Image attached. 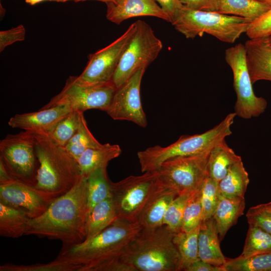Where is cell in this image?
Returning a JSON list of instances; mask_svg holds the SVG:
<instances>
[{
	"mask_svg": "<svg viewBox=\"0 0 271 271\" xmlns=\"http://www.w3.org/2000/svg\"><path fill=\"white\" fill-rule=\"evenodd\" d=\"M88 217L86 178L81 176L71 189L55 198L43 214L30 219L25 235L58 239L62 246L78 244L86 239Z\"/></svg>",
	"mask_w": 271,
	"mask_h": 271,
	"instance_id": "obj_1",
	"label": "cell"
},
{
	"mask_svg": "<svg viewBox=\"0 0 271 271\" xmlns=\"http://www.w3.org/2000/svg\"><path fill=\"white\" fill-rule=\"evenodd\" d=\"M142 228L138 222L118 218L92 238L62 246L57 258L79 265L78 271H128L120 258Z\"/></svg>",
	"mask_w": 271,
	"mask_h": 271,
	"instance_id": "obj_2",
	"label": "cell"
},
{
	"mask_svg": "<svg viewBox=\"0 0 271 271\" xmlns=\"http://www.w3.org/2000/svg\"><path fill=\"white\" fill-rule=\"evenodd\" d=\"M174 234L165 225L143 227L122 253L121 262L129 271H180Z\"/></svg>",
	"mask_w": 271,
	"mask_h": 271,
	"instance_id": "obj_3",
	"label": "cell"
},
{
	"mask_svg": "<svg viewBox=\"0 0 271 271\" xmlns=\"http://www.w3.org/2000/svg\"><path fill=\"white\" fill-rule=\"evenodd\" d=\"M35 136L39 162L35 187L56 198L71 189L81 178L78 163L47 134Z\"/></svg>",
	"mask_w": 271,
	"mask_h": 271,
	"instance_id": "obj_4",
	"label": "cell"
},
{
	"mask_svg": "<svg viewBox=\"0 0 271 271\" xmlns=\"http://www.w3.org/2000/svg\"><path fill=\"white\" fill-rule=\"evenodd\" d=\"M236 116L234 112L230 113L210 129L200 134L182 135L167 147L155 146L139 152L138 158L142 172L155 171L163 162L172 158L210 151L232 134L231 126Z\"/></svg>",
	"mask_w": 271,
	"mask_h": 271,
	"instance_id": "obj_5",
	"label": "cell"
},
{
	"mask_svg": "<svg viewBox=\"0 0 271 271\" xmlns=\"http://www.w3.org/2000/svg\"><path fill=\"white\" fill-rule=\"evenodd\" d=\"M250 22L249 20L237 16L183 7L171 23L187 39H194L206 33L222 42L233 43L246 33Z\"/></svg>",
	"mask_w": 271,
	"mask_h": 271,
	"instance_id": "obj_6",
	"label": "cell"
},
{
	"mask_svg": "<svg viewBox=\"0 0 271 271\" xmlns=\"http://www.w3.org/2000/svg\"><path fill=\"white\" fill-rule=\"evenodd\" d=\"M35 133L24 130L9 134L0 141V159L15 181L34 186L39 162Z\"/></svg>",
	"mask_w": 271,
	"mask_h": 271,
	"instance_id": "obj_7",
	"label": "cell"
},
{
	"mask_svg": "<svg viewBox=\"0 0 271 271\" xmlns=\"http://www.w3.org/2000/svg\"><path fill=\"white\" fill-rule=\"evenodd\" d=\"M209 152L176 157L165 161L155 171L158 179L178 195L199 191L208 176Z\"/></svg>",
	"mask_w": 271,
	"mask_h": 271,
	"instance_id": "obj_8",
	"label": "cell"
},
{
	"mask_svg": "<svg viewBox=\"0 0 271 271\" xmlns=\"http://www.w3.org/2000/svg\"><path fill=\"white\" fill-rule=\"evenodd\" d=\"M135 22L136 31L111 80L116 88L123 84L138 70L147 68L157 58L163 48L162 41L148 24L142 20Z\"/></svg>",
	"mask_w": 271,
	"mask_h": 271,
	"instance_id": "obj_9",
	"label": "cell"
},
{
	"mask_svg": "<svg viewBox=\"0 0 271 271\" xmlns=\"http://www.w3.org/2000/svg\"><path fill=\"white\" fill-rule=\"evenodd\" d=\"M225 60L233 73V86L236 95L234 112L236 116L246 119L259 116L265 111L267 102L254 92L247 67L244 45L238 43L226 49Z\"/></svg>",
	"mask_w": 271,
	"mask_h": 271,
	"instance_id": "obj_10",
	"label": "cell"
},
{
	"mask_svg": "<svg viewBox=\"0 0 271 271\" xmlns=\"http://www.w3.org/2000/svg\"><path fill=\"white\" fill-rule=\"evenodd\" d=\"M157 179L154 171L129 176L117 182L110 181L111 195L118 219L138 222Z\"/></svg>",
	"mask_w": 271,
	"mask_h": 271,
	"instance_id": "obj_11",
	"label": "cell"
},
{
	"mask_svg": "<svg viewBox=\"0 0 271 271\" xmlns=\"http://www.w3.org/2000/svg\"><path fill=\"white\" fill-rule=\"evenodd\" d=\"M116 90L112 81L85 84L80 82L77 76H70L61 91L41 108L66 104L72 110L84 112L88 109H96L105 112Z\"/></svg>",
	"mask_w": 271,
	"mask_h": 271,
	"instance_id": "obj_12",
	"label": "cell"
},
{
	"mask_svg": "<svg viewBox=\"0 0 271 271\" xmlns=\"http://www.w3.org/2000/svg\"><path fill=\"white\" fill-rule=\"evenodd\" d=\"M136 29V22L112 43L89 55L88 63L78 80L85 84L111 81L122 55Z\"/></svg>",
	"mask_w": 271,
	"mask_h": 271,
	"instance_id": "obj_13",
	"label": "cell"
},
{
	"mask_svg": "<svg viewBox=\"0 0 271 271\" xmlns=\"http://www.w3.org/2000/svg\"><path fill=\"white\" fill-rule=\"evenodd\" d=\"M146 69H140L116 88L105 111L113 119L128 120L142 127L147 126L148 122L142 105L140 94L141 82Z\"/></svg>",
	"mask_w": 271,
	"mask_h": 271,
	"instance_id": "obj_14",
	"label": "cell"
},
{
	"mask_svg": "<svg viewBox=\"0 0 271 271\" xmlns=\"http://www.w3.org/2000/svg\"><path fill=\"white\" fill-rule=\"evenodd\" d=\"M55 199L34 186L16 181L0 185V202L25 211L31 218L43 214Z\"/></svg>",
	"mask_w": 271,
	"mask_h": 271,
	"instance_id": "obj_15",
	"label": "cell"
},
{
	"mask_svg": "<svg viewBox=\"0 0 271 271\" xmlns=\"http://www.w3.org/2000/svg\"><path fill=\"white\" fill-rule=\"evenodd\" d=\"M71 111L66 104L41 108L37 111L16 114L10 118L8 124L12 128L47 134Z\"/></svg>",
	"mask_w": 271,
	"mask_h": 271,
	"instance_id": "obj_16",
	"label": "cell"
},
{
	"mask_svg": "<svg viewBox=\"0 0 271 271\" xmlns=\"http://www.w3.org/2000/svg\"><path fill=\"white\" fill-rule=\"evenodd\" d=\"M106 5L107 19L117 25L126 20L142 16L156 17L171 22L170 17L156 0H113Z\"/></svg>",
	"mask_w": 271,
	"mask_h": 271,
	"instance_id": "obj_17",
	"label": "cell"
},
{
	"mask_svg": "<svg viewBox=\"0 0 271 271\" xmlns=\"http://www.w3.org/2000/svg\"><path fill=\"white\" fill-rule=\"evenodd\" d=\"M177 193L157 178L155 186L142 211L138 222L145 228L162 226L165 213Z\"/></svg>",
	"mask_w": 271,
	"mask_h": 271,
	"instance_id": "obj_18",
	"label": "cell"
},
{
	"mask_svg": "<svg viewBox=\"0 0 271 271\" xmlns=\"http://www.w3.org/2000/svg\"><path fill=\"white\" fill-rule=\"evenodd\" d=\"M244 45L252 84L260 80L271 82V45L267 37L249 39Z\"/></svg>",
	"mask_w": 271,
	"mask_h": 271,
	"instance_id": "obj_19",
	"label": "cell"
},
{
	"mask_svg": "<svg viewBox=\"0 0 271 271\" xmlns=\"http://www.w3.org/2000/svg\"><path fill=\"white\" fill-rule=\"evenodd\" d=\"M220 241L217 227L213 217L202 221L198 234L199 259L214 265H223L226 258L221 250Z\"/></svg>",
	"mask_w": 271,
	"mask_h": 271,
	"instance_id": "obj_20",
	"label": "cell"
},
{
	"mask_svg": "<svg viewBox=\"0 0 271 271\" xmlns=\"http://www.w3.org/2000/svg\"><path fill=\"white\" fill-rule=\"evenodd\" d=\"M245 207L244 197H227L221 194L212 216L217 227L220 241L243 214Z\"/></svg>",
	"mask_w": 271,
	"mask_h": 271,
	"instance_id": "obj_21",
	"label": "cell"
},
{
	"mask_svg": "<svg viewBox=\"0 0 271 271\" xmlns=\"http://www.w3.org/2000/svg\"><path fill=\"white\" fill-rule=\"evenodd\" d=\"M121 152L118 145L109 143L86 150L77 160L81 176L87 178L95 170L107 166L108 162L119 156Z\"/></svg>",
	"mask_w": 271,
	"mask_h": 271,
	"instance_id": "obj_22",
	"label": "cell"
},
{
	"mask_svg": "<svg viewBox=\"0 0 271 271\" xmlns=\"http://www.w3.org/2000/svg\"><path fill=\"white\" fill-rule=\"evenodd\" d=\"M240 160L241 157L235 153L225 140L222 141L210 151L207 163L208 177L218 183L231 166Z\"/></svg>",
	"mask_w": 271,
	"mask_h": 271,
	"instance_id": "obj_23",
	"label": "cell"
},
{
	"mask_svg": "<svg viewBox=\"0 0 271 271\" xmlns=\"http://www.w3.org/2000/svg\"><path fill=\"white\" fill-rule=\"evenodd\" d=\"M31 219L25 211L0 202V235L18 238L26 234Z\"/></svg>",
	"mask_w": 271,
	"mask_h": 271,
	"instance_id": "obj_24",
	"label": "cell"
},
{
	"mask_svg": "<svg viewBox=\"0 0 271 271\" xmlns=\"http://www.w3.org/2000/svg\"><path fill=\"white\" fill-rule=\"evenodd\" d=\"M117 219L112 198L110 195L96 204L90 211L86 224L85 240L96 236Z\"/></svg>",
	"mask_w": 271,
	"mask_h": 271,
	"instance_id": "obj_25",
	"label": "cell"
},
{
	"mask_svg": "<svg viewBox=\"0 0 271 271\" xmlns=\"http://www.w3.org/2000/svg\"><path fill=\"white\" fill-rule=\"evenodd\" d=\"M249 183L248 174L240 160L231 166L218 183V187L223 196L244 197Z\"/></svg>",
	"mask_w": 271,
	"mask_h": 271,
	"instance_id": "obj_26",
	"label": "cell"
},
{
	"mask_svg": "<svg viewBox=\"0 0 271 271\" xmlns=\"http://www.w3.org/2000/svg\"><path fill=\"white\" fill-rule=\"evenodd\" d=\"M271 7L258 0H220L219 13L256 20Z\"/></svg>",
	"mask_w": 271,
	"mask_h": 271,
	"instance_id": "obj_27",
	"label": "cell"
},
{
	"mask_svg": "<svg viewBox=\"0 0 271 271\" xmlns=\"http://www.w3.org/2000/svg\"><path fill=\"white\" fill-rule=\"evenodd\" d=\"M200 226L190 231H181L174 234L173 242L181 257L180 270L187 271L193 262L199 259L198 234Z\"/></svg>",
	"mask_w": 271,
	"mask_h": 271,
	"instance_id": "obj_28",
	"label": "cell"
},
{
	"mask_svg": "<svg viewBox=\"0 0 271 271\" xmlns=\"http://www.w3.org/2000/svg\"><path fill=\"white\" fill-rule=\"evenodd\" d=\"M107 167L95 170L86 178L88 215L94 206L111 195Z\"/></svg>",
	"mask_w": 271,
	"mask_h": 271,
	"instance_id": "obj_29",
	"label": "cell"
},
{
	"mask_svg": "<svg viewBox=\"0 0 271 271\" xmlns=\"http://www.w3.org/2000/svg\"><path fill=\"white\" fill-rule=\"evenodd\" d=\"M271 253V234L259 227L249 224L242 252L239 256L247 257Z\"/></svg>",
	"mask_w": 271,
	"mask_h": 271,
	"instance_id": "obj_30",
	"label": "cell"
},
{
	"mask_svg": "<svg viewBox=\"0 0 271 271\" xmlns=\"http://www.w3.org/2000/svg\"><path fill=\"white\" fill-rule=\"evenodd\" d=\"M102 145L95 138L89 130L83 114L77 130L64 148L77 161L80 155L86 150L99 148Z\"/></svg>",
	"mask_w": 271,
	"mask_h": 271,
	"instance_id": "obj_31",
	"label": "cell"
},
{
	"mask_svg": "<svg viewBox=\"0 0 271 271\" xmlns=\"http://www.w3.org/2000/svg\"><path fill=\"white\" fill-rule=\"evenodd\" d=\"M223 271H271V253L227 258Z\"/></svg>",
	"mask_w": 271,
	"mask_h": 271,
	"instance_id": "obj_32",
	"label": "cell"
},
{
	"mask_svg": "<svg viewBox=\"0 0 271 271\" xmlns=\"http://www.w3.org/2000/svg\"><path fill=\"white\" fill-rule=\"evenodd\" d=\"M83 114V112L72 110L47 135L56 144L65 147L77 130Z\"/></svg>",
	"mask_w": 271,
	"mask_h": 271,
	"instance_id": "obj_33",
	"label": "cell"
},
{
	"mask_svg": "<svg viewBox=\"0 0 271 271\" xmlns=\"http://www.w3.org/2000/svg\"><path fill=\"white\" fill-rule=\"evenodd\" d=\"M198 192L177 195L167 208L163 225L167 226L174 233L181 231L186 206L189 200Z\"/></svg>",
	"mask_w": 271,
	"mask_h": 271,
	"instance_id": "obj_34",
	"label": "cell"
},
{
	"mask_svg": "<svg viewBox=\"0 0 271 271\" xmlns=\"http://www.w3.org/2000/svg\"><path fill=\"white\" fill-rule=\"evenodd\" d=\"M80 268L79 265L56 258L46 263L28 265L6 263L0 266V271H78Z\"/></svg>",
	"mask_w": 271,
	"mask_h": 271,
	"instance_id": "obj_35",
	"label": "cell"
},
{
	"mask_svg": "<svg viewBox=\"0 0 271 271\" xmlns=\"http://www.w3.org/2000/svg\"><path fill=\"white\" fill-rule=\"evenodd\" d=\"M220 195L218 183L208 176L201 189V202L202 207V221L212 217Z\"/></svg>",
	"mask_w": 271,
	"mask_h": 271,
	"instance_id": "obj_36",
	"label": "cell"
},
{
	"mask_svg": "<svg viewBox=\"0 0 271 271\" xmlns=\"http://www.w3.org/2000/svg\"><path fill=\"white\" fill-rule=\"evenodd\" d=\"M202 220L201 190L188 202L183 214L181 231H190L200 225Z\"/></svg>",
	"mask_w": 271,
	"mask_h": 271,
	"instance_id": "obj_37",
	"label": "cell"
},
{
	"mask_svg": "<svg viewBox=\"0 0 271 271\" xmlns=\"http://www.w3.org/2000/svg\"><path fill=\"white\" fill-rule=\"evenodd\" d=\"M246 217L249 224L259 227L271 234V211L263 204L250 207Z\"/></svg>",
	"mask_w": 271,
	"mask_h": 271,
	"instance_id": "obj_38",
	"label": "cell"
},
{
	"mask_svg": "<svg viewBox=\"0 0 271 271\" xmlns=\"http://www.w3.org/2000/svg\"><path fill=\"white\" fill-rule=\"evenodd\" d=\"M249 39L268 37L271 35V8L250 22L246 31Z\"/></svg>",
	"mask_w": 271,
	"mask_h": 271,
	"instance_id": "obj_39",
	"label": "cell"
},
{
	"mask_svg": "<svg viewBox=\"0 0 271 271\" xmlns=\"http://www.w3.org/2000/svg\"><path fill=\"white\" fill-rule=\"evenodd\" d=\"M26 29L23 25L15 28L0 32V52H2L8 46L25 39Z\"/></svg>",
	"mask_w": 271,
	"mask_h": 271,
	"instance_id": "obj_40",
	"label": "cell"
},
{
	"mask_svg": "<svg viewBox=\"0 0 271 271\" xmlns=\"http://www.w3.org/2000/svg\"><path fill=\"white\" fill-rule=\"evenodd\" d=\"M186 8L197 11L218 12L220 0H180Z\"/></svg>",
	"mask_w": 271,
	"mask_h": 271,
	"instance_id": "obj_41",
	"label": "cell"
},
{
	"mask_svg": "<svg viewBox=\"0 0 271 271\" xmlns=\"http://www.w3.org/2000/svg\"><path fill=\"white\" fill-rule=\"evenodd\" d=\"M156 1L170 17L171 22L176 14L183 7L180 0Z\"/></svg>",
	"mask_w": 271,
	"mask_h": 271,
	"instance_id": "obj_42",
	"label": "cell"
},
{
	"mask_svg": "<svg viewBox=\"0 0 271 271\" xmlns=\"http://www.w3.org/2000/svg\"><path fill=\"white\" fill-rule=\"evenodd\" d=\"M187 271H223L222 266L211 264L201 259L193 262Z\"/></svg>",
	"mask_w": 271,
	"mask_h": 271,
	"instance_id": "obj_43",
	"label": "cell"
},
{
	"mask_svg": "<svg viewBox=\"0 0 271 271\" xmlns=\"http://www.w3.org/2000/svg\"><path fill=\"white\" fill-rule=\"evenodd\" d=\"M15 181L0 159V185L6 184Z\"/></svg>",
	"mask_w": 271,
	"mask_h": 271,
	"instance_id": "obj_44",
	"label": "cell"
},
{
	"mask_svg": "<svg viewBox=\"0 0 271 271\" xmlns=\"http://www.w3.org/2000/svg\"><path fill=\"white\" fill-rule=\"evenodd\" d=\"M48 0H25L26 3L31 5L34 6L36 4L40 3L41 2L46 1Z\"/></svg>",
	"mask_w": 271,
	"mask_h": 271,
	"instance_id": "obj_45",
	"label": "cell"
},
{
	"mask_svg": "<svg viewBox=\"0 0 271 271\" xmlns=\"http://www.w3.org/2000/svg\"><path fill=\"white\" fill-rule=\"evenodd\" d=\"M48 1H55V2H62V3L66 2H67V1H74L75 2H79L82 1V0H48Z\"/></svg>",
	"mask_w": 271,
	"mask_h": 271,
	"instance_id": "obj_46",
	"label": "cell"
},
{
	"mask_svg": "<svg viewBox=\"0 0 271 271\" xmlns=\"http://www.w3.org/2000/svg\"><path fill=\"white\" fill-rule=\"evenodd\" d=\"M263 204L267 210L271 211V201Z\"/></svg>",
	"mask_w": 271,
	"mask_h": 271,
	"instance_id": "obj_47",
	"label": "cell"
},
{
	"mask_svg": "<svg viewBox=\"0 0 271 271\" xmlns=\"http://www.w3.org/2000/svg\"><path fill=\"white\" fill-rule=\"evenodd\" d=\"M259 1H260L265 4H266L267 5H268V6H269L270 7H271V0H258Z\"/></svg>",
	"mask_w": 271,
	"mask_h": 271,
	"instance_id": "obj_48",
	"label": "cell"
},
{
	"mask_svg": "<svg viewBox=\"0 0 271 271\" xmlns=\"http://www.w3.org/2000/svg\"><path fill=\"white\" fill-rule=\"evenodd\" d=\"M87 1V0H82V1ZM93 1H100V2H103L105 4H107V3H108L109 2H111L112 1H113V0H93Z\"/></svg>",
	"mask_w": 271,
	"mask_h": 271,
	"instance_id": "obj_49",
	"label": "cell"
},
{
	"mask_svg": "<svg viewBox=\"0 0 271 271\" xmlns=\"http://www.w3.org/2000/svg\"><path fill=\"white\" fill-rule=\"evenodd\" d=\"M267 39L269 44L271 45V35L267 37Z\"/></svg>",
	"mask_w": 271,
	"mask_h": 271,
	"instance_id": "obj_50",
	"label": "cell"
}]
</instances>
